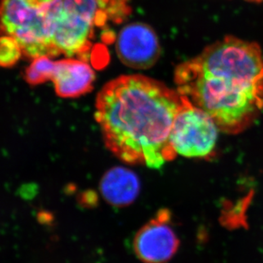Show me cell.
<instances>
[{"instance_id": "11", "label": "cell", "mask_w": 263, "mask_h": 263, "mask_svg": "<svg viewBox=\"0 0 263 263\" xmlns=\"http://www.w3.org/2000/svg\"><path fill=\"white\" fill-rule=\"evenodd\" d=\"M23 55V50L15 39L0 36V67L11 68L17 64Z\"/></svg>"}, {"instance_id": "8", "label": "cell", "mask_w": 263, "mask_h": 263, "mask_svg": "<svg viewBox=\"0 0 263 263\" xmlns=\"http://www.w3.org/2000/svg\"><path fill=\"white\" fill-rule=\"evenodd\" d=\"M95 78L93 69L85 60L68 58L56 61L51 81L58 96L73 99L90 92Z\"/></svg>"}, {"instance_id": "3", "label": "cell", "mask_w": 263, "mask_h": 263, "mask_svg": "<svg viewBox=\"0 0 263 263\" xmlns=\"http://www.w3.org/2000/svg\"><path fill=\"white\" fill-rule=\"evenodd\" d=\"M129 11L127 0H60L53 41L57 57L85 60L97 28L122 22Z\"/></svg>"}, {"instance_id": "1", "label": "cell", "mask_w": 263, "mask_h": 263, "mask_svg": "<svg viewBox=\"0 0 263 263\" xmlns=\"http://www.w3.org/2000/svg\"><path fill=\"white\" fill-rule=\"evenodd\" d=\"M183 96L141 74L109 81L96 99L95 119L107 149L127 164L160 168L177 157L170 142Z\"/></svg>"}, {"instance_id": "12", "label": "cell", "mask_w": 263, "mask_h": 263, "mask_svg": "<svg viewBox=\"0 0 263 263\" xmlns=\"http://www.w3.org/2000/svg\"><path fill=\"white\" fill-rule=\"evenodd\" d=\"M247 1H250V2H256V3L263 2V0H247Z\"/></svg>"}, {"instance_id": "9", "label": "cell", "mask_w": 263, "mask_h": 263, "mask_svg": "<svg viewBox=\"0 0 263 263\" xmlns=\"http://www.w3.org/2000/svg\"><path fill=\"white\" fill-rule=\"evenodd\" d=\"M99 190L109 204L114 207H126L132 204L139 196L140 183L132 170L114 167L102 177Z\"/></svg>"}, {"instance_id": "6", "label": "cell", "mask_w": 263, "mask_h": 263, "mask_svg": "<svg viewBox=\"0 0 263 263\" xmlns=\"http://www.w3.org/2000/svg\"><path fill=\"white\" fill-rule=\"evenodd\" d=\"M171 215L160 210L142 227L134 239V250L139 260L145 263H165L176 253L180 240L172 228Z\"/></svg>"}, {"instance_id": "5", "label": "cell", "mask_w": 263, "mask_h": 263, "mask_svg": "<svg viewBox=\"0 0 263 263\" xmlns=\"http://www.w3.org/2000/svg\"><path fill=\"white\" fill-rule=\"evenodd\" d=\"M219 128L202 109L183 96V104L175 117L170 142L177 155L188 158H208L214 153Z\"/></svg>"}, {"instance_id": "4", "label": "cell", "mask_w": 263, "mask_h": 263, "mask_svg": "<svg viewBox=\"0 0 263 263\" xmlns=\"http://www.w3.org/2000/svg\"><path fill=\"white\" fill-rule=\"evenodd\" d=\"M59 5L60 0H0V34L15 39L28 59L55 58Z\"/></svg>"}, {"instance_id": "2", "label": "cell", "mask_w": 263, "mask_h": 263, "mask_svg": "<svg viewBox=\"0 0 263 263\" xmlns=\"http://www.w3.org/2000/svg\"><path fill=\"white\" fill-rule=\"evenodd\" d=\"M177 90L220 132L248 129L263 110V56L258 44L233 36L207 46L175 70Z\"/></svg>"}, {"instance_id": "7", "label": "cell", "mask_w": 263, "mask_h": 263, "mask_svg": "<svg viewBox=\"0 0 263 263\" xmlns=\"http://www.w3.org/2000/svg\"><path fill=\"white\" fill-rule=\"evenodd\" d=\"M122 64L134 69H148L159 59L161 46L154 29L145 23H133L121 29L116 42Z\"/></svg>"}, {"instance_id": "10", "label": "cell", "mask_w": 263, "mask_h": 263, "mask_svg": "<svg viewBox=\"0 0 263 263\" xmlns=\"http://www.w3.org/2000/svg\"><path fill=\"white\" fill-rule=\"evenodd\" d=\"M56 61L50 57H40L33 59V61L27 67L23 78L30 86H38L51 81L53 77Z\"/></svg>"}]
</instances>
